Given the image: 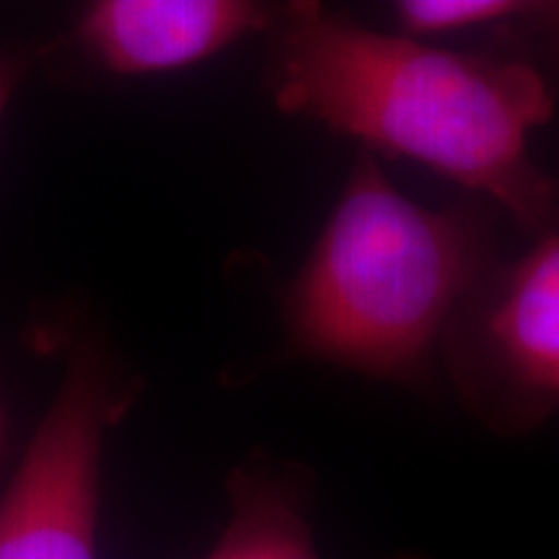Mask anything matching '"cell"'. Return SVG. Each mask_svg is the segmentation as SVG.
<instances>
[{
	"label": "cell",
	"instance_id": "obj_1",
	"mask_svg": "<svg viewBox=\"0 0 559 559\" xmlns=\"http://www.w3.org/2000/svg\"><path fill=\"white\" fill-rule=\"evenodd\" d=\"M267 91L285 115L409 158L506 210L531 239L559 234V177L531 156L551 120L547 75L502 52H464L362 26L319 3L280 5Z\"/></svg>",
	"mask_w": 559,
	"mask_h": 559
},
{
	"label": "cell",
	"instance_id": "obj_2",
	"mask_svg": "<svg viewBox=\"0 0 559 559\" xmlns=\"http://www.w3.org/2000/svg\"><path fill=\"white\" fill-rule=\"evenodd\" d=\"M495 262L479 213L419 205L360 151L285 293L288 345L300 358L425 389L453 313Z\"/></svg>",
	"mask_w": 559,
	"mask_h": 559
},
{
	"label": "cell",
	"instance_id": "obj_3",
	"mask_svg": "<svg viewBox=\"0 0 559 559\" xmlns=\"http://www.w3.org/2000/svg\"><path fill=\"white\" fill-rule=\"evenodd\" d=\"M459 402L500 436L519 438L559 412V234L474 285L440 342Z\"/></svg>",
	"mask_w": 559,
	"mask_h": 559
},
{
	"label": "cell",
	"instance_id": "obj_4",
	"mask_svg": "<svg viewBox=\"0 0 559 559\" xmlns=\"http://www.w3.org/2000/svg\"><path fill=\"white\" fill-rule=\"evenodd\" d=\"M117 404L107 362L81 349L0 498V559H96L102 445Z\"/></svg>",
	"mask_w": 559,
	"mask_h": 559
},
{
	"label": "cell",
	"instance_id": "obj_5",
	"mask_svg": "<svg viewBox=\"0 0 559 559\" xmlns=\"http://www.w3.org/2000/svg\"><path fill=\"white\" fill-rule=\"evenodd\" d=\"M277 16L280 5L251 0H96L75 39L109 73L164 75L270 34Z\"/></svg>",
	"mask_w": 559,
	"mask_h": 559
},
{
	"label": "cell",
	"instance_id": "obj_6",
	"mask_svg": "<svg viewBox=\"0 0 559 559\" xmlns=\"http://www.w3.org/2000/svg\"><path fill=\"white\" fill-rule=\"evenodd\" d=\"M230 521L205 559H319L306 487L270 461L247 464L228 481Z\"/></svg>",
	"mask_w": 559,
	"mask_h": 559
},
{
	"label": "cell",
	"instance_id": "obj_7",
	"mask_svg": "<svg viewBox=\"0 0 559 559\" xmlns=\"http://www.w3.org/2000/svg\"><path fill=\"white\" fill-rule=\"evenodd\" d=\"M394 13L412 37L474 34L495 52L559 75V0H402Z\"/></svg>",
	"mask_w": 559,
	"mask_h": 559
},
{
	"label": "cell",
	"instance_id": "obj_8",
	"mask_svg": "<svg viewBox=\"0 0 559 559\" xmlns=\"http://www.w3.org/2000/svg\"><path fill=\"white\" fill-rule=\"evenodd\" d=\"M26 73V60L16 52H0V120L3 111L9 107L13 91H16L19 81Z\"/></svg>",
	"mask_w": 559,
	"mask_h": 559
},
{
	"label": "cell",
	"instance_id": "obj_9",
	"mask_svg": "<svg viewBox=\"0 0 559 559\" xmlns=\"http://www.w3.org/2000/svg\"><path fill=\"white\" fill-rule=\"evenodd\" d=\"M389 559H428V557H419V555H394Z\"/></svg>",
	"mask_w": 559,
	"mask_h": 559
}]
</instances>
